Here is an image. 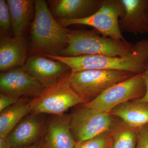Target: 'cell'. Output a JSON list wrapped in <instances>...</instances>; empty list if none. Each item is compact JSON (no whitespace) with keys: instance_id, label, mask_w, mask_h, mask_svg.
<instances>
[{"instance_id":"obj_1","label":"cell","mask_w":148,"mask_h":148,"mask_svg":"<svg viewBox=\"0 0 148 148\" xmlns=\"http://www.w3.org/2000/svg\"><path fill=\"white\" fill-rule=\"evenodd\" d=\"M134 45L132 53L124 56L86 55L66 57L49 54L44 56L63 62L69 66L72 72L106 70L131 72L138 75L145 71L148 64V40H141Z\"/></svg>"},{"instance_id":"obj_2","label":"cell","mask_w":148,"mask_h":148,"mask_svg":"<svg viewBox=\"0 0 148 148\" xmlns=\"http://www.w3.org/2000/svg\"><path fill=\"white\" fill-rule=\"evenodd\" d=\"M35 16L31 27L33 51L42 54L57 55L68 44L71 30L56 21L45 1H35Z\"/></svg>"},{"instance_id":"obj_3","label":"cell","mask_w":148,"mask_h":148,"mask_svg":"<svg viewBox=\"0 0 148 148\" xmlns=\"http://www.w3.org/2000/svg\"><path fill=\"white\" fill-rule=\"evenodd\" d=\"M94 29L71 30L68 35V44L60 51L58 56L66 57L82 56H121L132 53L134 44L126 40L101 36Z\"/></svg>"},{"instance_id":"obj_4","label":"cell","mask_w":148,"mask_h":148,"mask_svg":"<svg viewBox=\"0 0 148 148\" xmlns=\"http://www.w3.org/2000/svg\"><path fill=\"white\" fill-rule=\"evenodd\" d=\"M131 72L106 70H90L71 72L70 84L73 89L89 103L116 84L134 76Z\"/></svg>"},{"instance_id":"obj_5","label":"cell","mask_w":148,"mask_h":148,"mask_svg":"<svg viewBox=\"0 0 148 148\" xmlns=\"http://www.w3.org/2000/svg\"><path fill=\"white\" fill-rule=\"evenodd\" d=\"M71 73L30 100V114L61 115L72 107L85 104L83 99L71 86Z\"/></svg>"},{"instance_id":"obj_6","label":"cell","mask_w":148,"mask_h":148,"mask_svg":"<svg viewBox=\"0 0 148 148\" xmlns=\"http://www.w3.org/2000/svg\"><path fill=\"white\" fill-rule=\"evenodd\" d=\"M124 13L121 0H103L100 8L91 16L73 20L59 19L58 22L65 27L75 24L90 26L103 36L125 41L119 25V18H122Z\"/></svg>"},{"instance_id":"obj_7","label":"cell","mask_w":148,"mask_h":148,"mask_svg":"<svg viewBox=\"0 0 148 148\" xmlns=\"http://www.w3.org/2000/svg\"><path fill=\"white\" fill-rule=\"evenodd\" d=\"M146 92L144 73L114 85L94 100L82 105L97 112L110 114L121 103L143 98Z\"/></svg>"},{"instance_id":"obj_8","label":"cell","mask_w":148,"mask_h":148,"mask_svg":"<svg viewBox=\"0 0 148 148\" xmlns=\"http://www.w3.org/2000/svg\"><path fill=\"white\" fill-rule=\"evenodd\" d=\"M117 117L89 108L78 107L70 114V129L76 143L94 138L110 130Z\"/></svg>"},{"instance_id":"obj_9","label":"cell","mask_w":148,"mask_h":148,"mask_svg":"<svg viewBox=\"0 0 148 148\" xmlns=\"http://www.w3.org/2000/svg\"><path fill=\"white\" fill-rule=\"evenodd\" d=\"M56 61L37 54L27 58L21 67L44 87L47 88L61 81L72 72L66 64Z\"/></svg>"},{"instance_id":"obj_10","label":"cell","mask_w":148,"mask_h":148,"mask_svg":"<svg viewBox=\"0 0 148 148\" xmlns=\"http://www.w3.org/2000/svg\"><path fill=\"white\" fill-rule=\"evenodd\" d=\"M45 88L22 67L2 72L0 75L1 93L14 98H34Z\"/></svg>"},{"instance_id":"obj_11","label":"cell","mask_w":148,"mask_h":148,"mask_svg":"<svg viewBox=\"0 0 148 148\" xmlns=\"http://www.w3.org/2000/svg\"><path fill=\"white\" fill-rule=\"evenodd\" d=\"M42 115L30 114L18 123L6 139L12 148L30 145L42 140L47 130Z\"/></svg>"},{"instance_id":"obj_12","label":"cell","mask_w":148,"mask_h":148,"mask_svg":"<svg viewBox=\"0 0 148 148\" xmlns=\"http://www.w3.org/2000/svg\"><path fill=\"white\" fill-rule=\"evenodd\" d=\"M47 148H75L76 142L70 129V114L51 115L47 122Z\"/></svg>"},{"instance_id":"obj_13","label":"cell","mask_w":148,"mask_h":148,"mask_svg":"<svg viewBox=\"0 0 148 148\" xmlns=\"http://www.w3.org/2000/svg\"><path fill=\"white\" fill-rule=\"evenodd\" d=\"M103 0L52 1V12L59 19H82L91 16L101 7Z\"/></svg>"},{"instance_id":"obj_14","label":"cell","mask_w":148,"mask_h":148,"mask_svg":"<svg viewBox=\"0 0 148 148\" xmlns=\"http://www.w3.org/2000/svg\"><path fill=\"white\" fill-rule=\"evenodd\" d=\"M27 45L25 38L1 37L0 40V71L5 72L22 67L26 61Z\"/></svg>"},{"instance_id":"obj_15","label":"cell","mask_w":148,"mask_h":148,"mask_svg":"<svg viewBox=\"0 0 148 148\" xmlns=\"http://www.w3.org/2000/svg\"><path fill=\"white\" fill-rule=\"evenodd\" d=\"M125 13L119 21L121 32L146 33V10L148 0H121Z\"/></svg>"},{"instance_id":"obj_16","label":"cell","mask_w":148,"mask_h":148,"mask_svg":"<svg viewBox=\"0 0 148 148\" xmlns=\"http://www.w3.org/2000/svg\"><path fill=\"white\" fill-rule=\"evenodd\" d=\"M110 114L129 126L138 128L148 123V103L127 101L114 108Z\"/></svg>"},{"instance_id":"obj_17","label":"cell","mask_w":148,"mask_h":148,"mask_svg":"<svg viewBox=\"0 0 148 148\" xmlns=\"http://www.w3.org/2000/svg\"><path fill=\"white\" fill-rule=\"evenodd\" d=\"M14 37H23L33 13L35 2L31 0H8Z\"/></svg>"},{"instance_id":"obj_18","label":"cell","mask_w":148,"mask_h":148,"mask_svg":"<svg viewBox=\"0 0 148 148\" xmlns=\"http://www.w3.org/2000/svg\"><path fill=\"white\" fill-rule=\"evenodd\" d=\"M30 101L27 98H21L17 103L1 112L0 138L6 139L18 123L31 113Z\"/></svg>"},{"instance_id":"obj_19","label":"cell","mask_w":148,"mask_h":148,"mask_svg":"<svg viewBox=\"0 0 148 148\" xmlns=\"http://www.w3.org/2000/svg\"><path fill=\"white\" fill-rule=\"evenodd\" d=\"M138 128L129 126L117 118L110 130L109 148H136Z\"/></svg>"},{"instance_id":"obj_20","label":"cell","mask_w":148,"mask_h":148,"mask_svg":"<svg viewBox=\"0 0 148 148\" xmlns=\"http://www.w3.org/2000/svg\"><path fill=\"white\" fill-rule=\"evenodd\" d=\"M110 130L91 139L76 143L75 148H109Z\"/></svg>"},{"instance_id":"obj_21","label":"cell","mask_w":148,"mask_h":148,"mask_svg":"<svg viewBox=\"0 0 148 148\" xmlns=\"http://www.w3.org/2000/svg\"><path fill=\"white\" fill-rule=\"evenodd\" d=\"M11 27L10 12L7 1L0 0V29L1 34L8 32Z\"/></svg>"},{"instance_id":"obj_22","label":"cell","mask_w":148,"mask_h":148,"mask_svg":"<svg viewBox=\"0 0 148 148\" xmlns=\"http://www.w3.org/2000/svg\"><path fill=\"white\" fill-rule=\"evenodd\" d=\"M136 148H148V123L138 128Z\"/></svg>"},{"instance_id":"obj_23","label":"cell","mask_w":148,"mask_h":148,"mask_svg":"<svg viewBox=\"0 0 148 148\" xmlns=\"http://www.w3.org/2000/svg\"><path fill=\"white\" fill-rule=\"evenodd\" d=\"M21 99L14 98L9 95L1 93L0 94V112H2L5 109L10 106L17 103Z\"/></svg>"},{"instance_id":"obj_24","label":"cell","mask_w":148,"mask_h":148,"mask_svg":"<svg viewBox=\"0 0 148 148\" xmlns=\"http://www.w3.org/2000/svg\"><path fill=\"white\" fill-rule=\"evenodd\" d=\"M144 77L146 87V92L144 97L141 99L136 100L135 101L138 102H145L148 103V64L146 68L145 71L144 72Z\"/></svg>"},{"instance_id":"obj_25","label":"cell","mask_w":148,"mask_h":148,"mask_svg":"<svg viewBox=\"0 0 148 148\" xmlns=\"http://www.w3.org/2000/svg\"><path fill=\"white\" fill-rule=\"evenodd\" d=\"M12 148H47V147L46 145L45 140L44 142L42 140L36 143H34V144L30 145L20 147Z\"/></svg>"},{"instance_id":"obj_26","label":"cell","mask_w":148,"mask_h":148,"mask_svg":"<svg viewBox=\"0 0 148 148\" xmlns=\"http://www.w3.org/2000/svg\"><path fill=\"white\" fill-rule=\"evenodd\" d=\"M0 148H12L6 139L0 138Z\"/></svg>"},{"instance_id":"obj_27","label":"cell","mask_w":148,"mask_h":148,"mask_svg":"<svg viewBox=\"0 0 148 148\" xmlns=\"http://www.w3.org/2000/svg\"><path fill=\"white\" fill-rule=\"evenodd\" d=\"M146 33L148 34V5L146 10Z\"/></svg>"}]
</instances>
